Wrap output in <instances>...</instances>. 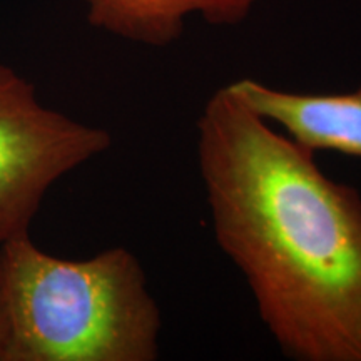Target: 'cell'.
<instances>
[{
    "mask_svg": "<svg viewBox=\"0 0 361 361\" xmlns=\"http://www.w3.org/2000/svg\"><path fill=\"white\" fill-rule=\"evenodd\" d=\"M219 250L286 358L361 361V192L229 92L196 123Z\"/></svg>",
    "mask_w": 361,
    "mask_h": 361,
    "instance_id": "obj_1",
    "label": "cell"
},
{
    "mask_svg": "<svg viewBox=\"0 0 361 361\" xmlns=\"http://www.w3.org/2000/svg\"><path fill=\"white\" fill-rule=\"evenodd\" d=\"M8 361H154L162 313L128 247L87 259L40 250L29 233L2 245Z\"/></svg>",
    "mask_w": 361,
    "mask_h": 361,
    "instance_id": "obj_2",
    "label": "cell"
},
{
    "mask_svg": "<svg viewBox=\"0 0 361 361\" xmlns=\"http://www.w3.org/2000/svg\"><path fill=\"white\" fill-rule=\"evenodd\" d=\"M111 146L106 129L44 106L34 84L0 62V245L29 233L49 189Z\"/></svg>",
    "mask_w": 361,
    "mask_h": 361,
    "instance_id": "obj_3",
    "label": "cell"
},
{
    "mask_svg": "<svg viewBox=\"0 0 361 361\" xmlns=\"http://www.w3.org/2000/svg\"><path fill=\"white\" fill-rule=\"evenodd\" d=\"M226 87L251 112L306 151L361 157V85L351 92L303 94L243 78Z\"/></svg>",
    "mask_w": 361,
    "mask_h": 361,
    "instance_id": "obj_4",
    "label": "cell"
},
{
    "mask_svg": "<svg viewBox=\"0 0 361 361\" xmlns=\"http://www.w3.org/2000/svg\"><path fill=\"white\" fill-rule=\"evenodd\" d=\"M87 20L117 37L166 47L184 32L189 16L214 25H234L250 16L258 0H82Z\"/></svg>",
    "mask_w": 361,
    "mask_h": 361,
    "instance_id": "obj_5",
    "label": "cell"
},
{
    "mask_svg": "<svg viewBox=\"0 0 361 361\" xmlns=\"http://www.w3.org/2000/svg\"><path fill=\"white\" fill-rule=\"evenodd\" d=\"M11 318H8L6 284H4L2 245H0V361H8L11 355Z\"/></svg>",
    "mask_w": 361,
    "mask_h": 361,
    "instance_id": "obj_6",
    "label": "cell"
}]
</instances>
